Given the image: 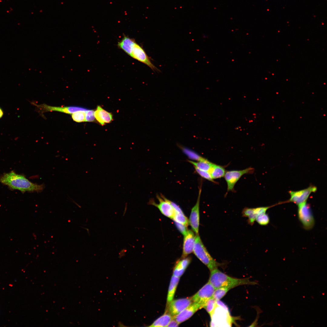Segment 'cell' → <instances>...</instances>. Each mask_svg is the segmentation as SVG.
I'll use <instances>...</instances> for the list:
<instances>
[{
    "mask_svg": "<svg viewBox=\"0 0 327 327\" xmlns=\"http://www.w3.org/2000/svg\"><path fill=\"white\" fill-rule=\"evenodd\" d=\"M0 182L12 190H18L22 193L27 191L39 192L45 187L44 184L33 183L23 175L16 173L13 171L2 175L0 177Z\"/></svg>",
    "mask_w": 327,
    "mask_h": 327,
    "instance_id": "6da1fadb",
    "label": "cell"
},
{
    "mask_svg": "<svg viewBox=\"0 0 327 327\" xmlns=\"http://www.w3.org/2000/svg\"><path fill=\"white\" fill-rule=\"evenodd\" d=\"M208 282L215 289L220 287H226L230 289L236 286L243 285H255L257 283L248 279H237L230 277L221 272L217 268L210 271Z\"/></svg>",
    "mask_w": 327,
    "mask_h": 327,
    "instance_id": "7a4b0ae2",
    "label": "cell"
},
{
    "mask_svg": "<svg viewBox=\"0 0 327 327\" xmlns=\"http://www.w3.org/2000/svg\"><path fill=\"white\" fill-rule=\"evenodd\" d=\"M193 253L211 271L221 264L216 262L210 255L203 244L199 234H196Z\"/></svg>",
    "mask_w": 327,
    "mask_h": 327,
    "instance_id": "3957f363",
    "label": "cell"
},
{
    "mask_svg": "<svg viewBox=\"0 0 327 327\" xmlns=\"http://www.w3.org/2000/svg\"><path fill=\"white\" fill-rule=\"evenodd\" d=\"M298 205V216L299 220L305 229H311L314 225L315 220L310 206L306 201Z\"/></svg>",
    "mask_w": 327,
    "mask_h": 327,
    "instance_id": "277c9868",
    "label": "cell"
},
{
    "mask_svg": "<svg viewBox=\"0 0 327 327\" xmlns=\"http://www.w3.org/2000/svg\"><path fill=\"white\" fill-rule=\"evenodd\" d=\"M254 169L249 167L241 170H232L226 171L224 177L227 185V192L234 191L235 185L244 175L251 174L254 171Z\"/></svg>",
    "mask_w": 327,
    "mask_h": 327,
    "instance_id": "5b68a950",
    "label": "cell"
},
{
    "mask_svg": "<svg viewBox=\"0 0 327 327\" xmlns=\"http://www.w3.org/2000/svg\"><path fill=\"white\" fill-rule=\"evenodd\" d=\"M215 289L212 285L208 282L191 297L193 302L197 304L201 309L203 308L208 299L213 297Z\"/></svg>",
    "mask_w": 327,
    "mask_h": 327,
    "instance_id": "8992f818",
    "label": "cell"
},
{
    "mask_svg": "<svg viewBox=\"0 0 327 327\" xmlns=\"http://www.w3.org/2000/svg\"><path fill=\"white\" fill-rule=\"evenodd\" d=\"M31 103L37 107L39 110L38 111L41 114L46 112L51 111H59L67 114H72L78 111H86L88 110L84 108L78 106L54 107L45 104L38 105L33 102Z\"/></svg>",
    "mask_w": 327,
    "mask_h": 327,
    "instance_id": "52a82bcc",
    "label": "cell"
},
{
    "mask_svg": "<svg viewBox=\"0 0 327 327\" xmlns=\"http://www.w3.org/2000/svg\"><path fill=\"white\" fill-rule=\"evenodd\" d=\"M193 302L191 297L172 300L167 306L166 312L173 316L180 313Z\"/></svg>",
    "mask_w": 327,
    "mask_h": 327,
    "instance_id": "ba28073f",
    "label": "cell"
},
{
    "mask_svg": "<svg viewBox=\"0 0 327 327\" xmlns=\"http://www.w3.org/2000/svg\"><path fill=\"white\" fill-rule=\"evenodd\" d=\"M131 57L146 64L153 71H159L152 63L144 49L136 42L133 47Z\"/></svg>",
    "mask_w": 327,
    "mask_h": 327,
    "instance_id": "9c48e42d",
    "label": "cell"
},
{
    "mask_svg": "<svg viewBox=\"0 0 327 327\" xmlns=\"http://www.w3.org/2000/svg\"><path fill=\"white\" fill-rule=\"evenodd\" d=\"M160 196L158 195L157 196L159 201L158 204H157L153 200H151L148 204L157 207L164 216L173 219L175 213L174 209L170 204L165 199V197L163 195Z\"/></svg>",
    "mask_w": 327,
    "mask_h": 327,
    "instance_id": "30bf717a",
    "label": "cell"
},
{
    "mask_svg": "<svg viewBox=\"0 0 327 327\" xmlns=\"http://www.w3.org/2000/svg\"><path fill=\"white\" fill-rule=\"evenodd\" d=\"M317 190V188L310 186L308 188L297 191H289L290 195L289 201L298 205L306 201L310 195Z\"/></svg>",
    "mask_w": 327,
    "mask_h": 327,
    "instance_id": "8fae6325",
    "label": "cell"
},
{
    "mask_svg": "<svg viewBox=\"0 0 327 327\" xmlns=\"http://www.w3.org/2000/svg\"><path fill=\"white\" fill-rule=\"evenodd\" d=\"M201 192V187L200 189L197 202L191 210L189 220L193 230L196 234H199L200 224L199 206L200 197Z\"/></svg>",
    "mask_w": 327,
    "mask_h": 327,
    "instance_id": "7c38bea8",
    "label": "cell"
},
{
    "mask_svg": "<svg viewBox=\"0 0 327 327\" xmlns=\"http://www.w3.org/2000/svg\"><path fill=\"white\" fill-rule=\"evenodd\" d=\"M200 309L197 304L193 302L180 313L173 316V318L180 324L189 319L198 310Z\"/></svg>",
    "mask_w": 327,
    "mask_h": 327,
    "instance_id": "4fadbf2b",
    "label": "cell"
},
{
    "mask_svg": "<svg viewBox=\"0 0 327 327\" xmlns=\"http://www.w3.org/2000/svg\"><path fill=\"white\" fill-rule=\"evenodd\" d=\"M195 238L194 233L190 230H188L187 233L184 235L182 256V258H185L193 252Z\"/></svg>",
    "mask_w": 327,
    "mask_h": 327,
    "instance_id": "5bb4252c",
    "label": "cell"
},
{
    "mask_svg": "<svg viewBox=\"0 0 327 327\" xmlns=\"http://www.w3.org/2000/svg\"><path fill=\"white\" fill-rule=\"evenodd\" d=\"M94 116L97 121L101 125L110 123L112 120L111 114L98 106L94 111Z\"/></svg>",
    "mask_w": 327,
    "mask_h": 327,
    "instance_id": "9a60e30c",
    "label": "cell"
},
{
    "mask_svg": "<svg viewBox=\"0 0 327 327\" xmlns=\"http://www.w3.org/2000/svg\"><path fill=\"white\" fill-rule=\"evenodd\" d=\"M136 43L134 39L124 36L122 39L118 42L117 46L119 48L121 49L131 57L133 48Z\"/></svg>",
    "mask_w": 327,
    "mask_h": 327,
    "instance_id": "2e32d148",
    "label": "cell"
},
{
    "mask_svg": "<svg viewBox=\"0 0 327 327\" xmlns=\"http://www.w3.org/2000/svg\"><path fill=\"white\" fill-rule=\"evenodd\" d=\"M179 279L180 277L173 275L172 276L168 290L167 306L173 300Z\"/></svg>",
    "mask_w": 327,
    "mask_h": 327,
    "instance_id": "e0dca14e",
    "label": "cell"
},
{
    "mask_svg": "<svg viewBox=\"0 0 327 327\" xmlns=\"http://www.w3.org/2000/svg\"><path fill=\"white\" fill-rule=\"evenodd\" d=\"M173 318V316L169 313L165 312L164 315L157 319L149 326L151 327H167Z\"/></svg>",
    "mask_w": 327,
    "mask_h": 327,
    "instance_id": "ac0fdd59",
    "label": "cell"
},
{
    "mask_svg": "<svg viewBox=\"0 0 327 327\" xmlns=\"http://www.w3.org/2000/svg\"><path fill=\"white\" fill-rule=\"evenodd\" d=\"M226 172L224 167L213 164L209 173L212 179L214 180L224 177Z\"/></svg>",
    "mask_w": 327,
    "mask_h": 327,
    "instance_id": "d6986e66",
    "label": "cell"
},
{
    "mask_svg": "<svg viewBox=\"0 0 327 327\" xmlns=\"http://www.w3.org/2000/svg\"><path fill=\"white\" fill-rule=\"evenodd\" d=\"M179 147L183 152L191 160L197 161H204L207 160L188 148L180 145H179Z\"/></svg>",
    "mask_w": 327,
    "mask_h": 327,
    "instance_id": "ffe728a7",
    "label": "cell"
},
{
    "mask_svg": "<svg viewBox=\"0 0 327 327\" xmlns=\"http://www.w3.org/2000/svg\"><path fill=\"white\" fill-rule=\"evenodd\" d=\"M188 161L193 165L194 167L200 170L206 171L209 172L212 168L214 164L209 161L207 160L205 161L196 162L190 160H188Z\"/></svg>",
    "mask_w": 327,
    "mask_h": 327,
    "instance_id": "44dd1931",
    "label": "cell"
},
{
    "mask_svg": "<svg viewBox=\"0 0 327 327\" xmlns=\"http://www.w3.org/2000/svg\"><path fill=\"white\" fill-rule=\"evenodd\" d=\"M217 305L216 301L212 297L207 301L203 308L210 316L214 312Z\"/></svg>",
    "mask_w": 327,
    "mask_h": 327,
    "instance_id": "7402d4cb",
    "label": "cell"
},
{
    "mask_svg": "<svg viewBox=\"0 0 327 327\" xmlns=\"http://www.w3.org/2000/svg\"><path fill=\"white\" fill-rule=\"evenodd\" d=\"M173 219L175 222L183 224L187 226L189 224V220L183 212H175Z\"/></svg>",
    "mask_w": 327,
    "mask_h": 327,
    "instance_id": "603a6c76",
    "label": "cell"
},
{
    "mask_svg": "<svg viewBox=\"0 0 327 327\" xmlns=\"http://www.w3.org/2000/svg\"><path fill=\"white\" fill-rule=\"evenodd\" d=\"M230 289L226 287H220L216 289L213 293V297L216 301L220 300Z\"/></svg>",
    "mask_w": 327,
    "mask_h": 327,
    "instance_id": "cb8c5ba5",
    "label": "cell"
},
{
    "mask_svg": "<svg viewBox=\"0 0 327 327\" xmlns=\"http://www.w3.org/2000/svg\"><path fill=\"white\" fill-rule=\"evenodd\" d=\"M86 111H80L73 113L71 115L73 120L78 122L85 121V113Z\"/></svg>",
    "mask_w": 327,
    "mask_h": 327,
    "instance_id": "d4e9b609",
    "label": "cell"
},
{
    "mask_svg": "<svg viewBox=\"0 0 327 327\" xmlns=\"http://www.w3.org/2000/svg\"><path fill=\"white\" fill-rule=\"evenodd\" d=\"M256 221L260 225L265 226L269 223V218L268 215L265 213L258 216Z\"/></svg>",
    "mask_w": 327,
    "mask_h": 327,
    "instance_id": "484cf974",
    "label": "cell"
},
{
    "mask_svg": "<svg viewBox=\"0 0 327 327\" xmlns=\"http://www.w3.org/2000/svg\"><path fill=\"white\" fill-rule=\"evenodd\" d=\"M195 169L197 172L202 177L210 181L216 183L212 179L210 173L206 171L200 170L194 167Z\"/></svg>",
    "mask_w": 327,
    "mask_h": 327,
    "instance_id": "4316f807",
    "label": "cell"
},
{
    "mask_svg": "<svg viewBox=\"0 0 327 327\" xmlns=\"http://www.w3.org/2000/svg\"><path fill=\"white\" fill-rule=\"evenodd\" d=\"M185 270L178 261L174 268L173 275L180 277L183 274Z\"/></svg>",
    "mask_w": 327,
    "mask_h": 327,
    "instance_id": "83f0119b",
    "label": "cell"
},
{
    "mask_svg": "<svg viewBox=\"0 0 327 327\" xmlns=\"http://www.w3.org/2000/svg\"><path fill=\"white\" fill-rule=\"evenodd\" d=\"M94 111L93 110H87L85 113V121L92 122L95 119Z\"/></svg>",
    "mask_w": 327,
    "mask_h": 327,
    "instance_id": "f1b7e54d",
    "label": "cell"
},
{
    "mask_svg": "<svg viewBox=\"0 0 327 327\" xmlns=\"http://www.w3.org/2000/svg\"><path fill=\"white\" fill-rule=\"evenodd\" d=\"M175 225L179 231L184 236L187 233L188 230L187 226L181 223L175 222Z\"/></svg>",
    "mask_w": 327,
    "mask_h": 327,
    "instance_id": "f546056e",
    "label": "cell"
},
{
    "mask_svg": "<svg viewBox=\"0 0 327 327\" xmlns=\"http://www.w3.org/2000/svg\"><path fill=\"white\" fill-rule=\"evenodd\" d=\"M179 324L177 321L174 319H173L170 321L167 327H177Z\"/></svg>",
    "mask_w": 327,
    "mask_h": 327,
    "instance_id": "4dcf8cb0",
    "label": "cell"
},
{
    "mask_svg": "<svg viewBox=\"0 0 327 327\" xmlns=\"http://www.w3.org/2000/svg\"><path fill=\"white\" fill-rule=\"evenodd\" d=\"M4 115V112L1 107H0V119L2 118Z\"/></svg>",
    "mask_w": 327,
    "mask_h": 327,
    "instance_id": "1f68e13d",
    "label": "cell"
}]
</instances>
